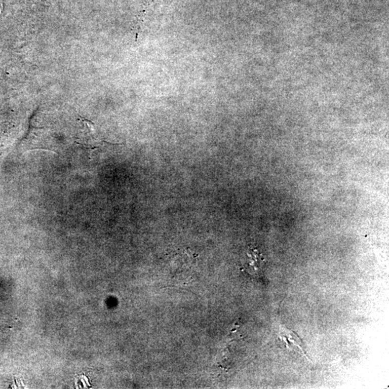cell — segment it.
<instances>
[{
	"instance_id": "cell-1",
	"label": "cell",
	"mask_w": 389,
	"mask_h": 389,
	"mask_svg": "<svg viewBox=\"0 0 389 389\" xmlns=\"http://www.w3.org/2000/svg\"><path fill=\"white\" fill-rule=\"evenodd\" d=\"M198 260V255L190 249L177 251L175 255L172 256L171 264L175 271L177 278H186V274L194 268Z\"/></svg>"
},
{
	"instance_id": "cell-2",
	"label": "cell",
	"mask_w": 389,
	"mask_h": 389,
	"mask_svg": "<svg viewBox=\"0 0 389 389\" xmlns=\"http://www.w3.org/2000/svg\"><path fill=\"white\" fill-rule=\"evenodd\" d=\"M247 264H248L249 269L253 271L254 273H257L262 268L264 262V259L262 257V254L259 252L257 249L254 247H250V250L247 252Z\"/></svg>"
}]
</instances>
